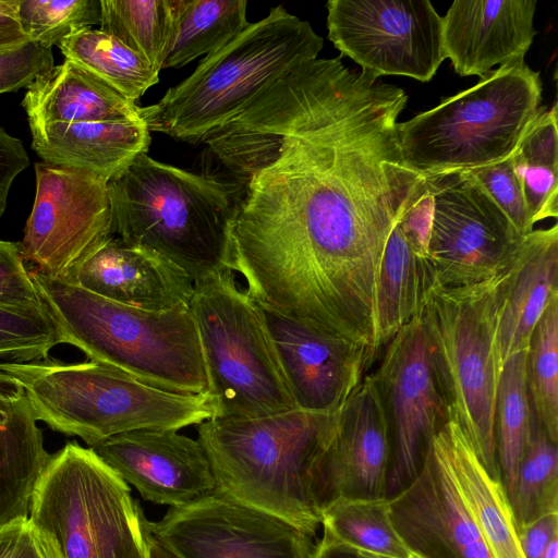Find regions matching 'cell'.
<instances>
[{
	"instance_id": "cell-1",
	"label": "cell",
	"mask_w": 558,
	"mask_h": 558,
	"mask_svg": "<svg viewBox=\"0 0 558 558\" xmlns=\"http://www.w3.org/2000/svg\"><path fill=\"white\" fill-rule=\"evenodd\" d=\"M407 101L340 58H317L201 141L232 196V270L257 302L375 345L384 250L418 175L400 150Z\"/></svg>"
},
{
	"instance_id": "cell-2",
	"label": "cell",
	"mask_w": 558,
	"mask_h": 558,
	"mask_svg": "<svg viewBox=\"0 0 558 558\" xmlns=\"http://www.w3.org/2000/svg\"><path fill=\"white\" fill-rule=\"evenodd\" d=\"M336 414L290 410L197 425L216 490L315 536L326 507L324 466Z\"/></svg>"
},
{
	"instance_id": "cell-3",
	"label": "cell",
	"mask_w": 558,
	"mask_h": 558,
	"mask_svg": "<svg viewBox=\"0 0 558 558\" xmlns=\"http://www.w3.org/2000/svg\"><path fill=\"white\" fill-rule=\"evenodd\" d=\"M61 343L151 387L183 395L208 391L197 328L190 306L147 311L31 270Z\"/></svg>"
},
{
	"instance_id": "cell-4",
	"label": "cell",
	"mask_w": 558,
	"mask_h": 558,
	"mask_svg": "<svg viewBox=\"0 0 558 558\" xmlns=\"http://www.w3.org/2000/svg\"><path fill=\"white\" fill-rule=\"evenodd\" d=\"M111 234L148 247L194 282L232 270V196L221 181L140 155L108 181Z\"/></svg>"
},
{
	"instance_id": "cell-5",
	"label": "cell",
	"mask_w": 558,
	"mask_h": 558,
	"mask_svg": "<svg viewBox=\"0 0 558 558\" xmlns=\"http://www.w3.org/2000/svg\"><path fill=\"white\" fill-rule=\"evenodd\" d=\"M324 39L282 5L250 23L156 104L141 107L149 132L192 143L221 128L265 87L317 59Z\"/></svg>"
},
{
	"instance_id": "cell-6",
	"label": "cell",
	"mask_w": 558,
	"mask_h": 558,
	"mask_svg": "<svg viewBox=\"0 0 558 558\" xmlns=\"http://www.w3.org/2000/svg\"><path fill=\"white\" fill-rule=\"evenodd\" d=\"M0 369L23 388L37 421L89 448L126 432L180 430L214 417L208 392L166 391L100 362L47 357L0 362Z\"/></svg>"
},
{
	"instance_id": "cell-7",
	"label": "cell",
	"mask_w": 558,
	"mask_h": 558,
	"mask_svg": "<svg viewBox=\"0 0 558 558\" xmlns=\"http://www.w3.org/2000/svg\"><path fill=\"white\" fill-rule=\"evenodd\" d=\"M510 265L471 286H433L418 314L448 417L464 432L488 474L499 481L495 402L502 366L497 328Z\"/></svg>"
},
{
	"instance_id": "cell-8",
	"label": "cell",
	"mask_w": 558,
	"mask_h": 558,
	"mask_svg": "<svg viewBox=\"0 0 558 558\" xmlns=\"http://www.w3.org/2000/svg\"><path fill=\"white\" fill-rule=\"evenodd\" d=\"M542 100L539 73L524 60L398 123L407 168L424 175L500 161L513 153Z\"/></svg>"
},
{
	"instance_id": "cell-9",
	"label": "cell",
	"mask_w": 558,
	"mask_h": 558,
	"mask_svg": "<svg viewBox=\"0 0 558 558\" xmlns=\"http://www.w3.org/2000/svg\"><path fill=\"white\" fill-rule=\"evenodd\" d=\"M214 417L252 418L296 409L262 310L235 272L194 282L190 301Z\"/></svg>"
},
{
	"instance_id": "cell-10",
	"label": "cell",
	"mask_w": 558,
	"mask_h": 558,
	"mask_svg": "<svg viewBox=\"0 0 558 558\" xmlns=\"http://www.w3.org/2000/svg\"><path fill=\"white\" fill-rule=\"evenodd\" d=\"M397 222L426 257L433 286L442 288L500 272L524 238L466 170L418 174Z\"/></svg>"
},
{
	"instance_id": "cell-11",
	"label": "cell",
	"mask_w": 558,
	"mask_h": 558,
	"mask_svg": "<svg viewBox=\"0 0 558 558\" xmlns=\"http://www.w3.org/2000/svg\"><path fill=\"white\" fill-rule=\"evenodd\" d=\"M28 518L61 558H146L147 519L128 483L75 441L51 454Z\"/></svg>"
},
{
	"instance_id": "cell-12",
	"label": "cell",
	"mask_w": 558,
	"mask_h": 558,
	"mask_svg": "<svg viewBox=\"0 0 558 558\" xmlns=\"http://www.w3.org/2000/svg\"><path fill=\"white\" fill-rule=\"evenodd\" d=\"M35 174L21 252L31 270L66 282L112 235L108 180L44 161L35 165Z\"/></svg>"
},
{
	"instance_id": "cell-13",
	"label": "cell",
	"mask_w": 558,
	"mask_h": 558,
	"mask_svg": "<svg viewBox=\"0 0 558 558\" xmlns=\"http://www.w3.org/2000/svg\"><path fill=\"white\" fill-rule=\"evenodd\" d=\"M326 7L329 40L375 80L428 82L446 59L442 17L428 0H330Z\"/></svg>"
},
{
	"instance_id": "cell-14",
	"label": "cell",
	"mask_w": 558,
	"mask_h": 558,
	"mask_svg": "<svg viewBox=\"0 0 558 558\" xmlns=\"http://www.w3.org/2000/svg\"><path fill=\"white\" fill-rule=\"evenodd\" d=\"M369 375L379 392L388 427L385 498L389 500L417 477L433 439L449 420L420 315L384 347L381 361Z\"/></svg>"
},
{
	"instance_id": "cell-15",
	"label": "cell",
	"mask_w": 558,
	"mask_h": 558,
	"mask_svg": "<svg viewBox=\"0 0 558 558\" xmlns=\"http://www.w3.org/2000/svg\"><path fill=\"white\" fill-rule=\"evenodd\" d=\"M149 525L180 558H313L316 546L293 523L218 490Z\"/></svg>"
},
{
	"instance_id": "cell-16",
	"label": "cell",
	"mask_w": 558,
	"mask_h": 558,
	"mask_svg": "<svg viewBox=\"0 0 558 558\" xmlns=\"http://www.w3.org/2000/svg\"><path fill=\"white\" fill-rule=\"evenodd\" d=\"M257 303L295 408L338 413L367 375L374 354Z\"/></svg>"
},
{
	"instance_id": "cell-17",
	"label": "cell",
	"mask_w": 558,
	"mask_h": 558,
	"mask_svg": "<svg viewBox=\"0 0 558 558\" xmlns=\"http://www.w3.org/2000/svg\"><path fill=\"white\" fill-rule=\"evenodd\" d=\"M388 507L399 537L417 558H494L461 498L438 435L417 477Z\"/></svg>"
},
{
	"instance_id": "cell-18",
	"label": "cell",
	"mask_w": 558,
	"mask_h": 558,
	"mask_svg": "<svg viewBox=\"0 0 558 558\" xmlns=\"http://www.w3.org/2000/svg\"><path fill=\"white\" fill-rule=\"evenodd\" d=\"M90 448L148 501L179 507L216 490L202 445L178 430L126 432Z\"/></svg>"
},
{
	"instance_id": "cell-19",
	"label": "cell",
	"mask_w": 558,
	"mask_h": 558,
	"mask_svg": "<svg viewBox=\"0 0 558 558\" xmlns=\"http://www.w3.org/2000/svg\"><path fill=\"white\" fill-rule=\"evenodd\" d=\"M388 464L386 415L367 374L336 415L324 466L325 509L338 498H385Z\"/></svg>"
},
{
	"instance_id": "cell-20",
	"label": "cell",
	"mask_w": 558,
	"mask_h": 558,
	"mask_svg": "<svg viewBox=\"0 0 558 558\" xmlns=\"http://www.w3.org/2000/svg\"><path fill=\"white\" fill-rule=\"evenodd\" d=\"M535 0H457L442 17V48L461 76L524 60L536 35Z\"/></svg>"
},
{
	"instance_id": "cell-21",
	"label": "cell",
	"mask_w": 558,
	"mask_h": 558,
	"mask_svg": "<svg viewBox=\"0 0 558 558\" xmlns=\"http://www.w3.org/2000/svg\"><path fill=\"white\" fill-rule=\"evenodd\" d=\"M68 283L104 299L147 311L189 306L194 281L159 253L111 235L71 275Z\"/></svg>"
},
{
	"instance_id": "cell-22",
	"label": "cell",
	"mask_w": 558,
	"mask_h": 558,
	"mask_svg": "<svg viewBox=\"0 0 558 558\" xmlns=\"http://www.w3.org/2000/svg\"><path fill=\"white\" fill-rule=\"evenodd\" d=\"M558 294V225L533 230L521 241L504 287L497 348L501 366L526 350L535 325Z\"/></svg>"
},
{
	"instance_id": "cell-23",
	"label": "cell",
	"mask_w": 558,
	"mask_h": 558,
	"mask_svg": "<svg viewBox=\"0 0 558 558\" xmlns=\"http://www.w3.org/2000/svg\"><path fill=\"white\" fill-rule=\"evenodd\" d=\"M32 148L44 162L87 171L106 180L147 154L145 122H76L32 126Z\"/></svg>"
},
{
	"instance_id": "cell-24",
	"label": "cell",
	"mask_w": 558,
	"mask_h": 558,
	"mask_svg": "<svg viewBox=\"0 0 558 558\" xmlns=\"http://www.w3.org/2000/svg\"><path fill=\"white\" fill-rule=\"evenodd\" d=\"M50 457L23 388L0 369V527L28 517Z\"/></svg>"
},
{
	"instance_id": "cell-25",
	"label": "cell",
	"mask_w": 558,
	"mask_h": 558,
	"mask_svg": "<svg viewBox=\"0 0 558 558\" xmlns=\"http://www.w3.org/2000/svg\"><path fill=\"white\" fill-rule=\"evenodd\" d=\"M29 128L50 123L141 120V107L65 59L34 80L22 100Z\"/></svg>"
},
{
	"instance_id": "cell-26",
	"label": "cell",
	"mask_w": 558,
	"mask_h": 558,
	"mask_svg": "<svg viewBox=\"0 0 558 558\" xmlns=\"http://www.w3.org/2000/svg\"><path fill=\"white\" fill-rule=\"evenodd\" d=\"M456 485L494 558H524L501 481L492 477L451 418L438 432Z\"/></svg>"
},
{
	"instance_id": "cell-27",
	"label": "cell",
	"mask_w": 558,
	"mask_h": 558,
	"mask_svg": "<svg viewBox=\"0 0 558 558\" xmlns=\"http://www.w3.org/2000/svg\"><path fill=\"white\" fill-rule=\"evenodd\" d=\"M432 286L426 257L413 247L396 220L380 267L377 294L379 350L418 316Z\"/></svg>"
},
{
	"instance_id": "cell-28",
	"label": "cell",
	"mask_w": 558,
	"mask_h": 558,
	"mask_svg": "<svg viewBox=\"0 0 558 558\" xmlns=\"http://www.w3.org/2000/svg\"><path fill=\"white\" fill-rule=\"evenodd\" d=\"M557 105L541 107L521 135L511 158L532 225L558 217Z\"/></svg>"
},
{
	"instance_id": "cell-29",
	"label": "cell",
	"mask_w": 558,
	"mask_h": 558,
	"mask_svg": "<svg viewBox=\"0 0 558 558\" xmlns=\"http://www.w3.org/2000/svg\"><path fill=\"white\" fill-rule=\"evenodd\" d=\"M246 7L245 0H183L161 70L226 46L250 24Z\"/></svg>"
},
{
	"instance_id": "cell-30",
	"label": "cell",
	"mask_w": 558,
	"mask_h": 558,
	"mask_svg": "<svg viewBox=\"0 0 558 558\" xmlns=\"http://www.w3.org/2000/svg\"><path fill=\"white\" fill-rule=\"evenodd\" d=\"M527 349L510 355L501 367L495 402V439L500 480L509 499L532 429L526 385Z\"/></svg>"
},
{
	"instance_id": "cell-31",
	"label": "cell",
	"mask_w": 558,
	"mask_h": 558,
	"mask_svg": "<svg viewBox=\"0 0 558 558\" xmlns=\"http://www.w3.org/2000/svg\"><path fill=\"white\" fill-rule=\"evenodd\" d=\"M70 59L136 102L159 81V72L143 57L100 29L85 28L59 45Z\"/></svg>"
},
{
	"instance_id": "cell-32",
	"label": "cell",
	"mask_w": 558,
	"mask_h": 558,
	"mask_svg": "<svg viewBox=\"0 0 558 558\" xmlns=\"http://www.w3.org/2000/svg\"><path fill=\"white\" fill-rule=\"evenodd\" d=\"M183 0H100V31L161 71Z\"/></svg>"
},
{
	"instance_id": "cell-33",
	"label": "cell",
	"mask_w": 558,
	"mask_h": 558,
	"mask_svg": "<svg viewBox=\"0 0 558 558\" xmlns=\"http://www.w3.org/2000/svg\"><path fill=\"white\" fill-rule=\"evenodd\" d=\"M322 524L324 534L356 550L391 558L412 555L391 522L386 498H338L323 511Z\"/></svg>"
},
{
	"instance_id": "cell-34",
	"label": "cell",
	"mask_w": 558,
	"mask_h": 558,
	"mask_svg": "<svg viewBox=\"0 0 558 558\" xmlns=\"http://www.w3.org/2000/svg\"><path fill=\"white\" fill-rule=\"evenodd\" d=\"M557 444L533 415L531 436L509 497L518 531L542 517L558 512Z\"/></svg>"
},
{
	"instance_id": "cell-35",
	"label": "cell",
	"mask_w": 558,
	"mask_h": 558,
	"mask_svg": "<svg viewBox=\"0 0 558 558\" xmlns=\"http://www.w3.org/2000/svg\"><path fill=\"white\" fill-rule=\"evenodd\" d=\"M526 385L532 413L558 442V294L534 327L527 348Z\"/></svg>"
},
{
	"instance_id": "cell-36",
	"label": "cell",
	"mask_w": 558,
	"mask_h": 558,
	"mask_svg": "<svg viewBox=\"0 0 558 558\" xmlns=\"http://www.w3.org/2000/svg\"><path fill=\"white\" fill-rule=\"evenodd\" d=\"M16 14L27 38L46 48L100 24V0H17Z\"/></svg>"
},
{
	"instance_id": "cell-37",
	"label": "cell",
	"mask_w": 558,
	"mask_h": 558,
	"mask_svg": "<svg viewBox=\"0 0 558 558\" xmlns=\"http://www.w3.org/2000/svg\"><path fill=\"white\" fill-rule=\"evenodd\" d=\"M61 344L58 327L44 306L14 307L0 305V360L31 362L49 357Z\"/></svg>"
},
{
	"instance_id": "cell-38",
	"label": "cell",
	"mask_w": 558,
	"mask_h": 558,
	"mask_svg": "<svg viewBox=\"0 0 558 558\" xmlns=\"http://www.w3.org/2000/svg\"><path fill=\"white\" fill-rule=\"evenodd\" d=\"M510 220L517 232L525 236L533 231L521 183L511 156L500 161L465 169Z\"/></svg>"
},
{
	"instance_id": "cell-39",
	"label": "cell",
	"mask_w": 558,
	"mask_h": 558,
	"mask_svg": "<svg viewBox=\"0 0 558 558\" xmlns=\"http://www.w3.org/2000/svg\"><path fill=\"white\" fill-rule=\"evenodd\" d=\"M0 305L44 306L25 263L20 242L0 240Z\"/></svg>"
},
{
	"instance_id": "cell-40",
	"label": "cell",
	"mask_w": 558,
	"mask_h": 558,
	"mask_svg": "<svg viewBox=\"0 0 558 558\" xmlns=\"http://www.w3.org/2000/svg\"><path fill=\"white\" fill-rule=\"evenodd\" d=\"M53 66L51 48L32 40L0 49V94L27 87Z\"/></svg>"
},
{
	"instance_id": "cell-41",
	"label": "cell",
	"mask_w": 558,
	"mask_h": 558,
	"mask_svg": "<svg viewBox=\"0 0 558 558\" xmlns=\"http://www.w3.org/2000/svg\"><path fill=\"white\" fill-rule=\"evenodd\" d=\"M0 558H61L51 537L28 517L0 527Z\"/></svg>"
},
{
	"instance_id": "cell-42",
	"label": "cell",
	"mask_w": 558,
	"mask_h": 558,
	"mask_svg": "<svg viewBox=\"0 0 558 558\" xmlns=\"http://www.w3.org/2000/svg\"><path fill=\"white\" fill-rule=\"evenodd\" d=\"M29 165L22 142L0 125V217L3 215L14 179Z\"/></svg>"
},
{
	"instance_id": "cell-43",
	"label": "cell",
	"mask_w": 558,
	"mask_h": 558,
	"mask_svg": "<svg viewBox=\"0 0 558 558\" xmlns=\"http://www.w3.org/2000/svg\"><path fill=\"white\" fill-rule=\"evenodd\" d=\"M524 558H544L550 542L558 537V512L542 517L518 531Z\"/></svg>"
},
{
	"instance_id": "cell-44",
	"label": "cell",
	"mask_w": 558,
	"mask_h": 558,
	"mask_svg": "<svg viewBox=\"0 0 558 558\" xmlns=\"http://www.w3.org/2000/svg\"><path fill=\"white\" fill-rule=\"evenodd\" d=\"M16 2L17 0H0V49L29 41L17 20Z\"/></svg>"
},
{
	"instance_id": "cell-45",
	"label": "cell",
	"mask_w": 558,
	"mask_h": 558,
	"mask_svg": "<svg viewBox=\"0 0 558 558\" xmlns=\"http://www.w3.org/2000/svg\"><path fill=\"white\" fill-rule=\"evenodd\" d=\"M313 558H362L359 550L327 534L315 546Z\"/></svg>"
},
{
	"instance_id": "cell-46",
	"label": "cell",
	"mask_w": 558,
	"mask_h": 558,
	"mask_svg": "<svg viewBox=\"0 0 558 558\" xmlns=\"http://www.w3.org/2000/svg\"><path fill=\"white\" fill-rule=\"evenodd\" d=\"M146 558H180L150 529L146 521Z\"/></svg>"
},
{
	"instance_id": "cell-47",
	"label": "cell",
	"mask_w": 558,
	"mask_h": 558,
	"mask_svg": "<svg viewBox=\"0 0 558 558\" xmlns=\"http://www.w3.org/2000/svg\"><path fill=\"white\" fill-rule=\"evenodd\" d=\"M544 558H558V537L554 538L548 545Z\"/></svg>"
},
{
	"instance_id": "cell-48",
	"label": "cell",
	"mask_w": 558,
	"mask_h": 558,
	"mask_svg": "<svg viewBox=\"0 0 558 558\" xmlns=\"http://www.w3.org/2000/svg\"><path fill=\"white\" fill-rule=\"evenodd\" d=\"M360 554H361L362 558H391V557L378 556V555H374V554H369V553H365V551H360ZM408 558H417V557L414 555H411Z\"/></svg>"
}]
</instances>
